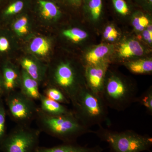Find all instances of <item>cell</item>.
<instances>
[{
  "label": "cell",
  "instance_id": "cell-22",
  "mask_svg": "<svg viewBox=\"0 0 152 152\" xmlns=\"http://www.w3.org/2000/svg\"><path fill=\"white\" fill-rule=\"evenodd\" d=\"M138 102L146 109L148 113L152 115V91L149 90L137 98Z\"/></svg>",
  "mask_w": 152,
  "mask_h": 152
},
{
  "label": "cell",
  "instance_id": "cell-4",
  "mask_svg": "<svg viewBox=\"0 0 152 152\" xmlns=\"http://www.w3.org/2000/svg\"><path fill=\"white\" fill-rule=\"evenodd\" d=\"M101 96L108 107L120 112L129 107L138 97L134 87L113 75L104 81Z\"/></svg>",
  "mask_w": 152,
  "mask_h": 152
},
{
  "label": "cell",
  "instance_id": "cell-6",
  "mask_svg": "<svg viewBox=\"0 0 152 152\" xmlns=\"http://www.w3.org/2000/svg\"><path fill=\"white\" fill-rule=\"evenodd\" d=\"M6 102L10 115L19 125L27 126L36 118L38 108L34 101L21 92L14 91L7 95Z\"/></svg>",
  "mask_w": 152,
  "mask_h": 152
},
{
  "label": "cell",
  "instance_id": "cell-27",
  "mask_svg": "<svg viewBox=\"0 0 152 152\" xmlns=\"http://www.w3.org/2000/svg\"><path fill=\"white\" fill-rule=\"evenodd\" d=\"M118 36V33L115 28L111 26H107L104 32V37L107 40L113 42Z\"/></svg>",
  "mask_w": 152,
  "mask_h": 152
},
{
  "label": "cell",
  "instance_id": "cell-28",
  "mask_svg": "<svg viewBox=\"0 0 152 152\" xmlns=\"http://www.w3.org/2000/svg\"><path fill=\"white\" fill-rule=\"evenodd\" d=\"M23 7L24 3L22 1H17L9 6L6 10L5 14L9 15L18 13L23 10Z\"/></svg>",
  "mask_w": 152,
  "mask_h": 152
},
{
  "label": "cell",
  "instance_id": "cell-20",
  "mask_svg": "<svg viewBox=\"0 0 152 152\" xmlns=\"http://www.w3.org/2000/svg\"><path fill=\"white\" fill-rule=\"evenodd\" d=\"M63 34L75 42H80L88 37V34L86 31L78 28L65 30L63 31Z\"/></svg>",
  "mask_w": 152,
  "mask_h": 152
},
{
  "label": "cell",
  "instance_id": "cell-16",
  "mask_svg": "<svg viewBox=\"0 0 152 152\" xmlns=\"http://www.w3.org/2000/svg\"><path fill=\"white\" fill-rule=\"evenodd\" d=\"M41 13L45 18L51 20L58 16L60 11L53 3L45 0H39L38 1Z\"/></svg>",
  "mask_w": 152,
  "mask_h": 152
},
{
  "label": "cell",
  "instance_id": "cell-10",
  "mask_svg": "<svg viewBox=\"0 0 152 152\" xmlns=\"http://www.w3.org/2000/svg\"><path fill=\"white\" fill-rule=\"evenodd\" d=\"M39 100L40 101V108L39 109L45 113L50 115H65L73 111L63 104L50 99L44 95H41Z\"/></svg>",
  "mask_w": 152,
  "mask_h": 152
},
{
  "label": "cell",
  "instance_id": "cell-23",
  "mask_svg": "<svg viewBox=\"0 0 152 152\" xmlns=\"http://www.w3.org/2000/svg\"><path fill=\"white\" fill-rule=\"evenodd\" d=\"M6 110L1 99H0V143L6 136Z\"/></svg>",
  "mask_w": 152,
  "mask_h": 152
},
{
  "label": "cell",
  "instance_id": "cell-17",
  "mask_svg": "<svg viewBox=\"0 0 152 152\" xmlns=\"http://www.w3.org/2000/svg\"><path fill=\"white\" fill-rule=\"evenodd\" d=\"M31 51L39 56H45L48 53L50 49L48 41L41 37L35 38L30 45Z\"/></svg>",
  "mask_w": 152,
  "mask_h": 152
},
{
  "label": "cell",
  "instance_id": "cell-25",
  "mask_svg": "<svg viewBox=\"0 0 152 152\" xmlns=\"http://www.w3.org/2000/svg\"><path fill=\"white\" fill-rule=\"evenodd\" d=\"M149 23V20L146 16L144 15H140L134 18L132 21V25L136 30L141 31L147 28Z\"/></svg>",
  "mask_w": 152,
  "mask_h": 152
},
{
  "label": "cell",
  "instance_id": "cell-5",
  "mask_svg": "<svg viewBox=\"0 0 152 152\" xmlns=\"http://www.w3.org/2000/svg\"><path fill=\"white\" fill-rule=\"evenodd\" d=\"M40 132L19 125L0 143L3 152H35L39 147Z\"/></svg>",
  "mask_w": 152,
  "mask_h": 152
},
{
  "label": "cell",
  "instance_id": "cell-12",
  "mask_svg": "<svg viewBox=\"0 0 152 152\" xmlns=\"http://www.w3.org/2000/svg\"><path fill=\"white\" fill-rule=\"evenodd\" d=\"M19 75L15 69L6 66L3 69V83L6 95L15 91L18 86Z\"/></svg>",
  "mask_w": 152,
  "mask_h": 152
},
{
  "label": "cell",
  "instance_id": "cell-14",
  "mask_svg": "<svg viewBox=\"0 0 152 152\" xmlns=\"http://www.w3.org/2000/svg\"><path fill=\"white\" fill-rule=\"evenodd\" d=\"M108 47L101 45L89 52L86 56V59L88 66L96 65L102 63V61L108 53Z\"/></svg>",
  "mask_w": 152,
  "mask_h": 152
},
{
  "label": "cell",
  "instance_id": "cell-19",
  "mask_svg": "<svg viewBox=\"0 0 152 152\" xmlns=\"http://www.w3.org/2000/svg\"><path fill=\"white\" fill-rule=\"evenodd\" d=\"M44 95L49 99L63 104L71 103L62 92L55 87H51L47 89Z\"/></svg>",
  "mask_w": 152,
  "mask_h": 152
},
{
  "label": "cell",
  "instance_id": "cell-30",
  "mask_svg": "<svg viewBox=\"0 0 152 152\" xmlns=\"http://www.w3.org/2000/svg\"><path fill=\"white\" fill-rule=\"evenodd\" d=\"M10 47L8 40L5 37H0V52H5Z\"/></svg>",
  "mask_w": 152,
  "mask_h": 152
},
{
  "label": "cell",
  "instance_id": "cell-29",
  "mask_svg": "<svg viewBox=\"0 0 152 152\" xmlns=\"http://www.w3.org/2000/svg\"><path fill=\"white\" fill-rule=\"evenodd\" d=\"M147 29L144 31L143 33V37L145 40L149 43H152V27L151 25H149L147 27Z\"/></svg>",
  "mask_w": 152,
  "mask_h": 152
},
{
  "label": "cell",
  "instance_id": "cell-7",
  "mask_svg": "<svg viewBox=\"0 0 152 152\" xmlns=\"http://www.w3.org/2000/svg\"><path fill=\"white\" fill-rule=\"evenodd\" d=\"M54 80L56 88L62 92L72 105L79 93L86 86L78 83L75 72L69 63H62L58 66L54 74Z\"/></svg>",
  "mask_w": 152,
  "mask_h": 152
},
{
  "label": "cell",
  "instance_id": "cell-1",
  "mask_svg": "<svg viewBox=\"0 0 152 152\" xmlns=\"http://www.w3.org/2000/svg\"><path fill=\"white\" fill-rule=\"evenodd\" d=\"M36 118L42 130L64 143H75L77 139L94 131L86 126L73 112L59 115H50L38 108Z\"/></svg>",
  "mask_w": 152,
  "mask_h": 152
},
{
  "label": "cell",
  "instance_id": "cell-18",
  "mask_svg": "<svg viewBox=\"0 0 152 152\" xmlns=\"http://www.w3.org/2000/svg\"><path fill=\"white\" fill-rule=\"evenodd\" d=\"M21 66L23 70L39 83L42 78V72L38 65L32 60L25 58L22 61Z\"/></svg>",
  "mask_w": 152,
  "mask_h": 152
},
{
  "label": "cell",
  "instance_id": "cell-3",
  "mask_svg": "<svg viewBox=\"0 0 152 152\" xmlns=\"http://www.w3.org/2000/svg\"><path fill=\"white\" fill-rule=\"evenodd\" d=\"M98 137L108 144L110 152H142L149 151L152 146V138L132 130L117 132L99 126L94 131Z\"/></svg>",
  "mask_w": 152,
  "mask_h": 152
},
{
  "label": "cell",
  "instance_id": "cell-13",
  "mask_svg": "<svg viewBox=\"0 0 152 152\" xmlns=\"http://www.w3.org/2000/svg\"><path fill=\"white\" fill-rule=\"evenodd\" d=\"M120 56L129 58L140 56L143 54L144 49L141 44L135 40H130L123 43L118 50Z\"/></svg>",
  "mask_w": 152,
  "mask_h": 152
},
{
  "label": "cell",
  "instance_id": "cell-33",
  "mask_svg": "<svg viewBox=\"0 0 152 152\" xmlns=\"http://www.w3.org/2000/svg\"><path fill=\"white\" fill-rule=\"evenodd\" d=\"M147 1H148V2L150 4H151L152 3V0H146Z\"/></svg>",
  "mask_w": 152,
  "mask_h": 152
},
{
  "label": "cell",
  "instance_id": "cell-11",
  "mask_svg": "<svg viewBox=\"0 0 152 152\" xmlns=\"http://www.w3.org/2000/svg\"><path fill=\"white\" fill-rule=\"evenodd\" d=\"M21 92L33 100H39L42 94L39 91V83L23 70L21 77Z\"/></svg>",
  "mask_w": 152,
  "mask_h": 152
},
{
  "label": "cell",
  "instance_id": "cell-2",
  "mask_svg": "<svg viewBox=\"0 0 152 152\" xmlns=\"http://www.w3.org/2000/svg\"><path fill=\"white\" fill-rule=\"evenodd\" d=\"M73 112L81 122L90 128L102 124L108 119V107L102 96L84 87L73 105Z\"/></svg>",
  "mask_w": 152,
  "mask_h": 152
},
{
  "label": "cell",
  "instance_id": "cell-9",
  "mask_svg": "<svg viewBox=\"0 0 152 152\" xmlns=\"http://www.w3.org/2000/svg\"><path fill=\"white\" fill-rule=\"evenodd\" d=\"M99 146L93 147L83 146L76 143H64L52 148L38 147L35 152H103Z\"/></svg>",
  "mask_w": 152,
  "mask_h": 152
},
{
  "label": "cell",
  "instance_id": "cell-32",
  "mask_svg": "<svg viewBox=\"0 0 152 152\" xmlns=\"http://www.w3.org/2000/svg\"><path fill=\"white\" fill-rule=\"evenodd\" d=\"M73 4H79L80 3L81 0H70Z\"/></svg>",
  "mask_w": 152,
  "mask_h": 152
},
{
  "label": "cell",
  "instance_id": "cell-21",
  "mask_svg": "<svg viewBox=\"0 0 152 152\" xmlns=\"http://www.w3.org/2000/svg\"><path fill=\"white\" fill-rule=\"evenodd\" d=\"M102 0H89L88 7L92 18L98 20L100 17L102 9Z\"/></svg>",
  "mask_w": 152,
  "mask_h": 152
},
{
  "label": "cell",
  "instance_id": "cell-15",
  "mask_svg": "<svg viewBox=\"0 0 152 152\" xmlns=\"http://www.w3.org/2000/svg\"><path fill=\"white\" fill-rule=\"evenodd\" d=\"M127 67L131 72L136 74L149 73L152 71L151 60H139L128 63Z\"/></svg>",
  "mask_w": 152,
  "mask_h": 152
},
{
  "label": "cell",
  "instance_id": "cell-31",
  "mask_svg": "<svg viewBox=\"0 0 152 152\" xmlns=\"http://www.w3.org/2000/svg\"><path fill=\"white\" fill-rule=\"evenodd\" d=\"M4 94L5 92L4 86H3V81L1 78V76L0 75V99H1L2 97L5 95Z\"/></svg>",
  "mask_w": 152,
  "mask_h": 152
},
{
  "label": "cell",
  "instance_id": "cell-26",
  "mask_svg": "<svg viewBox=\"0 0 152 152\" xmlns=\"http://www.w3.org/2000/svg\"><path fill=\"white\" fill-rule=\"evenodd\" d=\"M115 10L123 15H126L129 13V7L125 0H112Z\"/></svg>",
  "mask_w": 152,
  "mask_h": 152
},
{
  "label": "cell",
  "instance_id": "cell-8",
  "mask_svg": "<svg viewBox=\"0 0 152 152\" xmlns=\"http://www.w3.org/2000/svg\"><path fill=\"white\" fill-rule=\"evenodd\" d=\"M107 66L104 63L88 66L86 70V79L88 88L101 96L107 72Z\"/></svg>",
  "mask_w": 152,
  "mask_h": 152
},
{
  "label": "cell",
  "instance_id": "cell-24",
  "mask_svg": "<svg viewBox=\"0 0 152 152\" xmlns=\"http://www.w3.org/2000/svg\"><path fill=\"white\" fill-rule=\"evenodd\" d=\"M14 29L19 35L26 34L28 32V20L26 17L23 16L18 19L14 23Z\"/></svg>",
  "mask_w": 152,
  "mask_h": 152
}]
</instances>
